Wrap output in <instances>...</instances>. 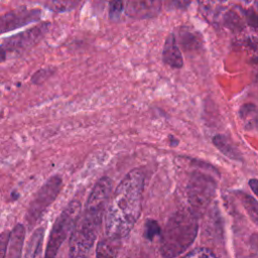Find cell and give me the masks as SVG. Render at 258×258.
Instances as JSON below:
<instances>
[{"mask_svg":"<svg viewBox=\"0 0 258 258\" xmlns=\"http://www.w3.org/2000/svg\"><path fill=\"white\" fill-rule=\"evenodd\" d=\"M214 180L205 173L194 172L187 184V197L190 209L196 213L202 212L211 202L215 192Z\"/></svg>","mask_w":258,"mask_h":258,"instance_id":"cell-4","label":"cell"},{"mask_svg":"<svg viewBox=\"0 0 258 258\" xmlns=\"http://www.w3.org/2000/svg\"><path fill=\"white\" fill-rule=\"evenodd\" d=\"M61 183V178L54 175L47 179L46 182L38 189L29 205L26 215V221L30 227L37 222L46 208L55 200L60 190Z\"/></svg>","mask_w":258,"mask_h":258,"instance_id":"cell-5","label":"cell"},{"mask_svg":"<svg viewBox=\"0 0 258 258\" xmlns=\"http://www.w3.org/2000/svg\"><path fill=\"white\" fill-rule=\"evenodd\" d=\"M162 59L166 64L174 69H179L183 64L182 54L173 33H170L164 42Z\"/></svg>","mask_w":258,"mask_h":258,"instance_id":"cell-9","label":"cell"},{"mask_svg":"<svg viewBox=\"0 0 258 258\" xmlns=\"http://www.w3.org/2000/svg\"><path fill=\"white\" fill-rule=\"evenodd\" d=\"M41 12L36 9H27V8H18L12 10L4 15H2L0 24L1 32H7L19 28L28 23L36 22L40 19Z\"/></svg>","mask_w":258,"mask_h":258,"instance_id":"cell-7","label":"cell"},{"mask_svg":"<svg viewBox=\"0 0 258 258\" xmlns=\"http://www.w3.org/2000/svg\"><path fill=\"white\" fill-rule=\"evenodd\" d=\"M167 2H169L170 5H172L176 8L184 9L189 5L190 0H167Z\"/></svg>","mask_w":258,"mask_h":258,"instance_id":"cell-21","label":"cell"},{"mask_svg":"<svg viewBox=\"0 0 258 258\" xmlns=\"http://www.w3.org/2000/svg\"><path fill=\"white\" fill-rule=\"evenodd\" d=\"M199 224L191 209L175 212L161 231L160 252L164 258H175L183 253L195 241Z\"/></svg>","mask_w":258,"mask_h":258,"instance_id":"cell-2","label":"cell"},{"mask_svg":"<svg viewBox=\"0 0 258 258\" xmlns=\"http://www.w3.org/2000/svg\"><path fill=\"white\" fill-rule=\"evenodd\" d=\"M82 0H50L49 7L54 12H68L75 9Z\"/></svg>","mask_w":258,"mask_h":258,"instance_id":"cell-16","label":"cell"},{"mask_svg":"<svg viewBox=\"0 0 258 258\" xmlns=\"http://www.w3.org/2000/svg\"><path fill=\"white\" fill-rule=\"evenodd\" d=\"M249 185L253 192L258 197V180L257 179H250L249 180Z\"/></svg>","mask_w":258,"mask_h":258,"instance_id":"cell-22","label":"cell"},{"mask_svg":"<svg viewBox=\"0 0 258 258\" xmlns=\"http://www.w3.org/2000/svg\"><path fill=\"white\" fill-rule=\"evenodd\" d=\"M178 42L184 51H195L201 48L202 37L188 26H182L178 31Z\"/></svg>","mask_w":258,"mask_h":258,"instance_id":"cell-11","label":"cell"},{"mask_svg":"<svg viewBox=\"0 0 258 258\" xmlns=\"http://www.w3.org/2000/svg\"><path fill=\"white\" fill-rule=\"evenodd\" d=\"M81 216V204L78 201L71 202L56 218L49 234L44 258H55L59 247L74 230Z\"/></svg>","mask_w":258,"mask_h":258,"instance_id":"cell-3","label":"cell"},{"mask_svg":"<svg viewBox=\"0 0 258 258\" xmlns=\"http://www.w3.org/2000/svg\"><path fill=\"white\" fill-rule=\"evenodd\" d=\"M144 230H145L144 231V236L148 240H152L153 237H155L156 235L161 234L160 227H159L158 223L154 220H148L145 224V229Z\"/></svg>","mask_w":258,"mask_h":258,"instance_id":"cell-19","label":"cell"},{"mask_svg":"<svg viewBox=\"0 0 258 258\" xmlns=\"http://www.w3.org/2000/svg\"><path fill=\"white\" fill-rule=\"evenodd\" d=\"M42 238H43V229L42 228L37 229L29 241V244L25 253V258H35L37 256V253L41 248Z\"/></svg>","mask_w":258,"mask_h":258,"instance_id":"cell-14","label":"cell"},{"mask_svg":"<svg viewBox=\"0 0 258 258\" xmlns=\"http://www.w3.org/2000/svg\"><path fill=\"white\" fill-rule=\"evenodd\" d=\"M25 231L21 224L16 225L7 239V258H20Z\"/></svg>","mask_w":258,"mask_h":258,"instance_id":"cell-10","label":"cell"},{"mask_svg":"<svg viewBox=\"0 0 258 258\" xmlns=\"http://www.w3.org/2000/svg\"><path fill=\"white\" fill-rule=\"evenodd\" d=\"M243 206L245 210L247 211L248 215L254 221L256 224H258V203L250 196L248 195H243L241 198Z\"/></svg>","mask_w":258,"mask_h":258,"instance_id":"cell-17","label":"cell"},{"mask_svg":"<svg viewBox=\"0 0 258 258\" xmlns=\"http://www.w3.org/2000/svg\"><path fill=\"white\" fill-rule=\"evenodd\" d=\"M49 28V23H42L36 25L30 29L25 30L24 32L15 34L2 43V50H24L33 45L42 39Z\"/></svg>","mask_w":258,"mask_h":258,"instance_id":"cell-6","label":"cell"},{"mask_svg":"<svg viewBox=\"0 0 258 258\" xmlns=\"http://www.w3.org/2000/svg\"><path fill=\"white\" fill-rule=\"evenodd\" d=\"M244 1H245V2H247V3H250L252 0H244Z\"/></svg>","mask_w":258,"mask_h":258,"instance_id":"cell-23","label":"cell"},{"mask_svg":"<svg viewBox=\"0 0 258 258\" xmlns=\"http://www.w3.org/2000/svg\"><path fill=\"white\" fill-rule=\"evenodd\" d=\"M198 3L205 17H216L220 11V0H198Z\"/></svg>","mask_w":258,"mask_h":258,"instance_id":"cell-15","label":"cell"},{"mask_svg":"<svg viewBox=\"0 0 258 258\" xmlns=\"http://www.w3.org/2000/svg\"><path fill=\"white\" fill-rule=\"evenodd\" d=\"M143 188L144 174L140 169L129 171L116 186L106 211L107 237L121 240L131 232L141 214Z\"/></svg>","mask_w":258,"mask_h":258,"instance_id":"cell-1","label":"cell"},{"mask_svg":"<svg viewBox=\"0 0 258 258\" xmlns=\"http://www.w3.org/2000/svg\"><path fill=\"white\" fill-rule=\"evenodd\" d=\"M182 258H218L215 253L208 248H196L185 254Z\"/></svg>","mask_w":258,"mask_h":258,"instance_id":"cell-18","label":"cell"},{"mask_svg":"<svg viewBox=\"0 0 258 258\" xmlns=\"http://www.w3.org/2000/svg\"><path fill=\"white\" fill-rule=\"evenodd\" d=\"M120 241L110 237L102 239L97 245V258H115L121 245Z\"/></svg>","mask_w":258,"mask_h":258,"instance_id":"cell-12","label":"cell"},{"mask_svg":"<svg viewBox=\"0 0 258 258\" xmlns=\"http://www.w3.org/2000/svg\"><path fill=\"white\" fill-rule=\"evenodd\" d=\"M124 8L123 0H112L109 7V16L112 20H116L120 17V14Z\"/></svg>","mask_w":258,"mask_h":258,"instance_id":"cell-20","label":"cell"},{"mask_svg":"<svg viewBox=\"0 0 258 258\" xmlns=\"http://www.w3.org/2000/svg\"><path fill=\"white\" fill-rule=\"evenodd\" d=\"M214 144L219 148V150L224 153L226 156L232 158V159H241V155L239 151L224 137L221 135H217L213 138Z\"/></svg>","mask_w":258,"mask_h":258,"instance_id":"cell-13","label":"cell"},{"mask_svg":"<svg viewBox=\"0 0 258 258\" xmlns=\"http://www.w3.org/2000/svg\"><path fill=\"white\" fill-rule=\"evenodd\" d=\"M161 10V0H128L126 13L137 19L151 18Z\"/></svg>","mask_w":258,"mask_h":258,"instance_id":"cell-8","label":"cell"}]
</instances>
